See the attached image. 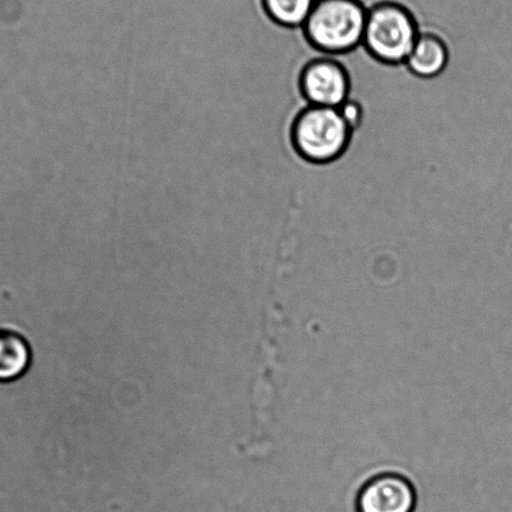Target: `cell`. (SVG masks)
<instances>
[{
	"label": "cell",
	"mask_w": 512,
	"mask_h": 512,
	"mask_svg": "<svg viewBox=\"0 0 512 512\" xmlns=\"http://www.w3.org/2000/svg\"><path fill=\"white\" fill-rule=\"evenodd\" d=\"M367 11L361 0H316L302 27L303 36L316 51L341 56L362 47Z\"/></svg>",
	"instance_id": "6da1fadb"
},
{
	"label": "cell",
	"mask_w": 512,
	"mask_h": 512,
	"mask_svg": "<svg viewBox=\"0 0 512 512\" xmlns=\"http://www.w3.org/2000/svg\"><path fill=\"white\" fill-rule=\"evenodd\" d=\"M419 26L404 4L384 0L367 11L362 47L386 66L405 64L420 37Z\"/></svg>",
	"instance_id": "7a4b0ae2"
},
{
	"label": "cell",
	"mask_w": 512,
	"mask_h": 512,
	"mask_svg": "<svg viewBox=\"0 0 512 512\" xmlns=\"http://www.w3.org/2000/svg\"><path fill=\"white\" fill-rule=\"evenodd\" d=\"M352 129L338 108L308 106L291 124V144L301 159L328 164L349 149Z\"/></svg>",
	"instance_id": "3957f363"
},
{
	"label": "cell",
	"mask_w": 512,
	"mask_h": 512,
	"mask_svg": "<svg viewBox=\"0 0 512 512\" xmlns=\"http://www.w3.org/2000/svg\"><path fill=\"white\" fill-rule=\"evenodd\" d=\"M298 86L308 106L340 108L351 94V78L337 59H312L301 69Z\"/></svg>",
	"instance_id": "277c9868"
},
{
	"label": "cell",
	"mask_w": 512,
	"mask_h": 512,
	"mask_svg": "<svg viewBox=\"0 0 512 512\" xmlns=\"http://www.w3.org/2000/svg\"><path fill=\"white\" fill-rule=\"evenodd\" d=\"M417 495L406 477L382 474L361 487L356 499L357 512H414Z\"/></svg>",
	"instance_id": "5b68a950"
},
{
	"label": "cell",
	"mask_w": 512,
	"mask_h": 512,
	"mask_svg": "<svg viewBox=\"0 0 512 512\" xmlns=\"http://www.w3.org/2000/svg\"><path fill=\"white\" fill-rule=\"evenodd\" d=\"M33 351L21 332L0 328V384L21 380L31 369Z\"/></svg>",
	"instance_id": "8992f818"
},
{
	"label": "cell",
	"mask_w": 512,
	"mask_h": 512,
	"mask_svg": "<svg viewBox=\"0 0 512 512\" xmlns=\"http://www.w3.org/2000/svg\"><path fill=\"white\" fill-rule=\"evenodd\" d=\"M450 53L444 41L436 34L421 33L405 66L412 76L420 79L439 77L449 64Z\"/></svg>",
	"instance_id": "52a82bcc"
},
{
	"label": "cell",
	"mask_w": 512,
	"mask_h": 512,
	"mask_svg": "<svg viewBox=\"0 0 512 512\" xmlns=\"http://www.w3.org/2000/svg\"><path fill=\"white\" fill-rule=\"evenodd\" d=\"M316 0H261L263 11L273 23L283 28L303 27Z\"/></svg>",
	"instance_id": "ba28073f"
},
{
	"label": "cell",
	"mask_w": 512,
	"mask_h": 512,
	"mask_svg": "<svg viewBox=\"0 0 512 512\" xmlns=\"http://www.w3.org/2000/svg\"><path fill=\"white\" fill-rule=\"evenodd\" d=\"M338 109H340L342 117H344L352 131H356V129L360 128L362 119H364V108H362L360 101L350 97Z\"/></svg>",
	"instance_id": "9c48e42d"
}]
</instances>
